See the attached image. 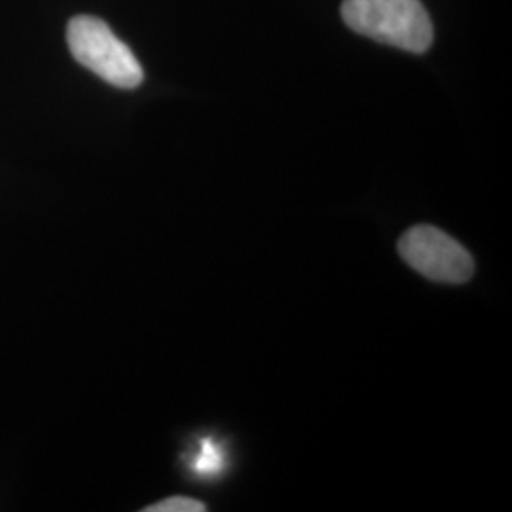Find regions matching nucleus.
<instances>
[{
  "instance_id": "obj_5",
  "label": "nucleus",
  "mask_w": 512,
  "mask_h": 512,
  "mask_svg": "<svg viewBox=\"0 0 512 512\" xmlns=\"http://www.w3.org/2000/svg\"><path fill=\"white\" fill-rule=\"evenodd\" d=\"M220 456L219 452L211 446V442H205L203 452L196 461V469L200 473H215L219 469Z\"/></svg>"
},
{
  "instance_id": "obj_4",
  "label": "nucleus",
  "mask_w": 512,
  "mask_h": 512,
  "mask_svg": "<svg viewBox=\"0 0 512 512\" xmlns=\"http://www.w3.org/2000/svg\"><path fill=\"white\" fill-rule=\"evenodd\" d=\"M207 507L202 501L192 499V497H184V495H175L164 499L160 503H154L145 509V512H205Z\"/></svg>"
},
{
  "instance_id": "obj_2",
  "label": "nucleus",
  "mask_w": 512,
  "mask_h": 512,
  "mask_svg": "<svg viewBox=\"0 0 512 512\" xmlns=\"http://www.w3.org/2000/svg\"><path fill=\"white\" fill-rule=\"evenodd\" d=\"M67 42L74 59L116 88H137L145 73L128 46L109 25L92 16H76L67 27Z\"/></svg>"
},
{
  "instance_id": "obj_3",
  "label": "nucleus",
  "mask_w": 512,
  "mask_h": 512,
  "mask_svg": "<svg viewBox=\"0 0 512 512\" xmlns=\"http://www.w3.org/2000/svg\"><path fill=\"white\" fill-rule=\"evenodd\" d=\"M399 253L410 268L437 283L459 285L475 274L471 253L452 236L429 224L410 228L399 241Z\"/></svg>"
},
{
  "instance_id": "obj_1",
  "label": "nucleus",
  "mask_w": 512,
  "mask_h": 512,
  "mask_svg": "<svg viewBox=\"0 0 512 512\" xmlns=\"http://www.w3.org/2000/svg\"><path fill=\"white\" fill-rule=\"evenodd\" d=\"M342 18L355 33L412 54L433 44V23L420 0H344Z\"/></svg>"
}]
</instances>
